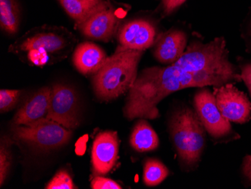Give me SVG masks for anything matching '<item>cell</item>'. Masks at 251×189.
<instances>
[{
	"label": "cell",
	"instance_id": "6da1fadb",
	"mask_svg": "<svg viewBox=\"0 0 251 189\" xmlns=\"http://www.w3.org/2000/svg\"><path fill=\"white\" fill-rule=\"evenodd\" d=\"M241 74L221 72H186L173 64L153 66L142 70L128 93L124 115L129 120L155 119L159 116L157 105L169 94L188 87L219 86L242 81Z\"/></svg>",
	"mask_w": 251,
	"mask_h": 189
},
{
	"label": "cell",
	"instance_id": "7a4b0ae2",
	"mask_svg": "<svg viewBox=\"0 0 251 189\" xmlns=\"http://www.w3.org/2000/svg\"><path fill=\"white\" fill-rule=\"evenodd\" d=\"M143 52L119 45L95 73L93 85L97 97L111 101L129 91L138 76V66Z\"/></svg>",
	"mask_w": 251,
	"mask_h": 189
},
{
	"label": "cell",
	"instance_id": "3957f363",
	"mask_svg": "<svg viewBox=\"0 0 251 189\" xmlns=\"http://www.w3.org/2000/svg\"><path fill=\"white\" fill-rule=\"evenodd\" d=\"M169 131L182 164L196 167L205 146L206 131L195 110L187 107L177 110L171 118Z\"/></svg>",
	"mask_w": 251,
	"mask_h": 189
},
{
	"label": "cell",
	"instance_id": "277c9868",
	"mask_svg": "<svg viewBox=\"0 0 251 189\" xmlns=\"http://www.w3.org/2000/svg\"><path fill=\"white\" fill-rule=\"evenodd\" d=\"M175 66L186 72H221L239 75L229 59V51L224 37H218L208 43L195 41L187 46L184 54Z\"/></svg>",
	"mask_w": 251,
	"mask_h": 189
},
{
	"label": "cell",
	"instance_id": "5b68a950",
	"mask_svg": "<svg viewBox=\"0 0 251 189\" xmlns=\"http://www.w3.org/2000/svg\"><path fill=\"white\" fill-rule=\"evenodd\" d=\"M12 131L15 139L45 149L60 147L72 136L71 130L50 120L30 127L16 125Z\"/></svg>",
	"mask_w": 251,
	"mask_h": 189
},
{
	"label": "cell",
	"instance_id": "8992f818",
	"mask_svg": "<svg viewBox=\"0 0 251 189\" xmlns=\"http://www.w3.org/2000/svg\"><path fill=\"white\" fill-rule=\"evenodd\" d=\"M193 105L204 129L213 139H226L235 133L230 121L221 114L214 94L208 89L202 88L196 93Z\"/></svg>",
	"mask_w": 251,
	"mask_h": 189
},
{
	"label": "cell",
	"instance_id": "52a82bcc",
	"mask_svg": "<svg viewBox=\"0 0 251 189\" xmlns=\"http://www.w3.org/2000/svg\"><path fill=\"white\" fill-rule=\"evenodd\" d=\"M216 103L221 114L231 122L245 124L251 118V103L233 84L214 87Z\"/></svg>",
	"mask_w": 251,
	"mask_h": 189
},
{
	"label": "cell",
	"instance_id": "ba28073f",
	"mask_svg": "<svg viewBox=\"0 0 251 189\" xmlns=\"http://www.w3.org/2000/svg\"><path fill=\"white\" fill-rule=\"evenodd\" d=\"M49 118L71 131L78 126L77 97L73 88L62 84L52 87Z\"/></svg>",
	"mask_w": 251,
	"mask_h": 189
},
{
	"label": "cell",
	"instance_id": "9c48e42d",
	"mask_svg": "<svg viewBox=\"0 0 251 189\" xmlns=\"http://www.w3.org/2000/svg\"><path fill=\"white\" fill-rule=\"evenodd\" d=\"M76 26L86 37L108 42L118 27V18L108 2L102 1L92 15Z\"/></svg>",
	"mask_w": 251,
	"mask_h": 189
},
{
	"label": "cell",
	"instance_id": "30bf717a",
	"mask_svg": "<svg viewBox=\"0 0 251 189\" xmlns=\"http://www.w3.org/2000/svg\"><path fill=\"white\" fill-rule=\"evenodd\" d=\"M119 139L114 131L100 133L92 148V163L95 173L105 175L111 171L118 159Z\"/></svg>",
	"mask_w": 251,
	"mask_h": 189
},
{
	"label": "cell",
	"instance_id": "8fae6325",
	"mask_svg": "<svg viewBox=\"0 0 251 189\" xmlns=\"http://www.w3.org/2000/svg\"><path fill=\"white\" fill-rule=\"evenodd\" d=\"M156 27L148 20L129 21L120 29L118 39L120 46L135 50L145 51L154 45Z\"/></svg>",
	"mask_w": 251,
	"mask_h": 189
},
{
	"label": "cell",
	"instance_id": "7c38bea8",
	"mask_svg": "<svg viewBox=\"0 0 251 189\" xmlns=\"http://www.w3.org/2000/svg\"><path fill=\"white\" fill-rule=\"evenodd\" d=\"M51 89L43 87L25 103L14 118L15 125L33 126L49 120Z\"/></svg>",
	"mask_w": 251,
	"mask_h": 189
},
{
	"label": "cell",
	"instance_id": "4fadbf2b",
	"mask_svg": "<svg viewBox=\"0 0 251 189\" xmlns=\"http://www.w3.org/2000/svg\"><path fill=\"white\" fill-rule=\"evenodd\" d=\"M187 45L186 32L180 29H171L159 36L155 43L153 55L163 64H173L184 54Z\"/></svg>",
	"mask_w": 251,
	"mask_h": 189
},
{
	"label": "cell",
	"instance_id": "5bb4252c",
	"mask_svg": "<svg viewBox=\"0 0 251 189\" xmlns=\"http://www.w3.org/2000/svg\"><path fill=\"white\" fill-rule=\"evenodd\" d=\"M107 57L105 52L95 44L83 42L75 51L73 63L82 74H92L100 70Z\"/></svg>",
	"mask_w": 251,
	"mask_h": 189
},
{
	"label": "cell",
	"instance_id": "9a60e30c",
	"mask_svg": "<svg viewBox=\"0 0 251 189\" xmlns=\"http://www.w3.org/2000/svg\"><path fill=\"white\" fill-rule=\"evenodd\" d=\"M67 41L63 36L53 32H40L18 44L17 49L22 52L36 51L44 54L54 53L64 49Z\"/></svg>",
	"mask_w": 251,
	"mask_h": 189
},
{
	"label": "cell",
	"instance_id": "2e32d148",
	"mask_svg": "<svg viewBox=\"0 0 251 189\" xmlns=\"http://www.w3.org/2000/svg\"><path fill=\"white\" fill-rule=\"evenodd\" d=\"M129 142L131 146L139 152L155 150L159 145V139L156 131L144 118L135 124Z\"/></svg>",
	"mask_w": 251,
	"mask_h": 189
},
{
	"label": "cell",
	"instance_id": "e0dca14e",
	"mask_svg": "<svg viewBox=\"0 0 251 189\" xmlns=\"http://www.w3.org/2000/svg\"><path fill=\"white\" fill-rule=\"evenodd\" d=\"M20 24L19 7L16 0H0V25L9 34L18 32Z\"/></svg>",
	"mask_w": 251,
	"mask_h": 189
},
{
	"label": "cell",
	"instance_id": "ac0fdd59",
	"mask_svg": "<svg viewBox=\"0 0 251 189\" xmlns=\"http://www.w3.org/2000/svg\"><path fill=\"white\" fill-rule=\"evenodd\" d=\"M60 2L66 13L75 21L76 25L92 15L101 3L94 4L87 0H60Z\"/></svg>",
	"mask_w": 251,
	"mask_h": 189
},
{
	"label": "cell",
	"instance_id": "d6986e66",
	"mask_svg": "<svg viewBox=\"0 0 251 189\" xmlns=\"http://www.w3.org/2000/svg\"><path fill=\"white\" fill-rule=\"evenodd\" d=\"M169 169L156 159H150L144 165L143 180L147 186H158L169 176Z\"/></svg>",
	"mask_w": 251,
	"mask_h": 189
},
{
	"label": "cell",
	"instance_id": "ffe728a7",
	"mask_svg": "<svg viewBox=\"0 0 251 189\" xmlns=\"http://www.w3.org/2000/svg\"><path fill=\"white\" fill-rule=\"evenodd\" d=\"M11 164L10 143L7 138L1 140L0 146V184L3 185L6 180Z\"/></svg>",
	"mask_w": 251,
	"mask_h": 189
},
{
	"label": "cell",
	"instance_id": "44dd1931",
	"mask_svg": "<svg viewBox=\"0 0 251 189\" xmlns=\"http://www.w3.org/2000/svg\"><path fill=\"white\" fill-rule=\"evenodd\" d=\"M47 189H77L73 183L70 173L66 170H61L55 174L52 180L45 186Z\"/></svg>",
	"mask_w": 251,
	"mask_h": 189
},
{
	"label": "cell",
	"instance_id": "7402d4cb",
	"mask_svg": "<svg viewBox=\"0 0 251 189\" xmlns=\"http://www.w3.org/2000/svg\"><path fill=\"white\" fill-rule=\"evenodd\" d=\"M21 95L18 90H1L0 91V110L1 112H8L15 107Z\"/></svg>",
	"mask_w": 251,
	"mask_h": 189
},
{
	"label": "cell",
	"instance_id": "603a6c76",
	"mask_svg": "<svg viewBox=\"0 0 251 189\" xmlns=\"http://www.w3.org/2000/svg\"><path fill=\"white\" fill-rule=\"evenodd\" d=\"M91 188L94 189H121L122 186L108 178L96 176L91 182Z\"/></svg>",
	"mask_w": 251,
	"mask_h": 189
},
{
	"label": "cell",
	"instance_id": "cb8c5ba5",
	"mask_svg": "<svg viewBox=\"0 0 251 189\" xmlns=\"http://www.w3.org/2000/svg\"><path fill=\"white\" fill-rule=\"evenodd\" d=\"M187 0H168L167 2L163 5L164 13L169 15L173 13L177 8H178L182 4H184Z\"/></svg>",
	"mask_w": 251,
	"mask_h": 189
},
{
	"label": "cell",
	"instance_id": "d4e9b609",
	"mask_svg": "<svg viewBox=\"0 0 251 189\" xmlns=\"http://www.w3.org/2000/svg\"><path fill=\"white\" fill-rule=\"evenodd\" d=\"M241 76L245 81L251 95V63L244 65L241 68Z\"/></svg>",
	"mask_w": 251,
	"mask_h": 189
},
{
	"label": "cell",
	"instance_id": "484cf974",
	"mask_svg": "<svg viewBox=\"0 0 251 189\" xmlns=\"http://www.w3.org/2000/svg\"><path fill=\"white\" fill-rule=\"evenodd\" d=\"M242 170L245 177L251 182V155H247L244 159Z\"/></svg>",
	"mask_w": 251,
	"mask_h": 189
},
{
	"label": "cell",
	"instance_id": "4316f807",
	"mask_svg": "<svg viewBox=\"0 0 251 189\" xmlns=\"http://www.w3.org/2000/svg\"><path fill=\"white\" fill-rule=\"evenodd\" d=\"M247 36H248V41L251 46V20L250 21L249 25L248 26V32H247Z\"/></svg>",
	"mask_w": 251,
	"mask_h": 189
},
{
	"label": "cell",
	"instance_id": "83f0119b",
	"mask_svg": "<svg viewBox=\"0 0 251 189\" xmlns=\"http://www.w3.org/2000/svg\"><path fill=\"white\" fill-rule=\"evenodd\" d=\"M87 1H89V2H93L94 4H99L102 1V0H87Z\"/></svg>",
	"mask_w": 251,
	"mask_h": 189
},
{
	"label": "cell",
	"instance_id": "f1b7e54d",
	"mask_svg": "<svg viewBox=\"0 0 251 189\" xmlns=\"http://www.w3.org/2000/svg\"><path fill=\"white\" fill-rule=\"evenodd\" d=\"M167 1L168 0H162V3H163V5H164Z\"/></svg>",
	"mask_w": 251,
	"mask_h": 189
},
{
	"label": "cell",
	"instance_id": "f546056e",
	"mask_svg": "<svg viewBox=\"0 0 251 189\" xmlns=\"http://www.w3.org/2000/svg\"><path fill=\"white\" fill-rule=\"evenodd\" d=\"M59 1H60V0H59Z\"/></svg>",
	"mask_w": 251,
	"mask_h": 189
}]
</instances>
